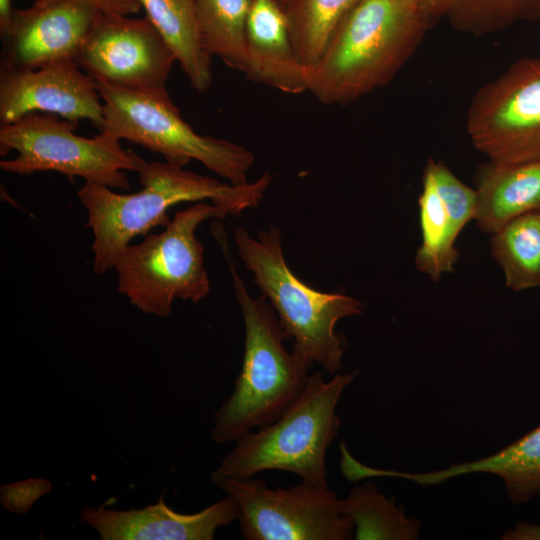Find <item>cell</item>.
Segmentation results:
<instances>
[{"mask_svg": "<svg viewBox=\"0 0 540 540\" xmlns=\"http://www.w3.org/2000/svg\"><path fill=\"white\" fill-rule=\"evenodd\" d=\"M360 0H293L285 9L298 60L307 74L318 63L338 27Z\"/></svg>", "mask_w": 540, "mask_h": 540, "instance_id": "24", "label": "cell"}, {"mask_svg": "<svg viewBox=\"0 0 540 540\" xmlns=\"http://www.w3.org/2000/svg\"><path fill=\"white\" fill-rule=\"evenodd\" d=\"M358 371L323 379L311 373L299 398L275 421L240 437L210 475L217 485L228 478H249L259 472L278 470L301 480L328 485L326 455L338 436L336 407Z\"/></svg>", "mask_w": 540, "mask_h": 540, "instance_id": "4", "label": "cell"}, {"mask_svg": "<svg viewBox=\"0 0 540 540\" xmlns=\"http://www.w3.org/2000/svg\"><path fill=\"white\" fill-rule=\"evenodd\" d=\"M12 0H0V32H3L13 13Z\"/></svg>", "mask_w": 540, "mask_h": 540, "instance_id": "28", "label": "cell"}, {"mask_svg": "<svg viewBox=\"0 0 540 540\" xmlns=\"http://www.w3.org/2000/svg\"><path fill=\"white\" fill-rule=\"evenodd\" d=\"M217 486L238 505L240 533L246 540H348L354 524L343 499L328 485L303 481L270 488L263 479L228 478Z\"/></svg>", "mask_w": 540, "mask_h": 540, "instance_id": "9", "label": "cell"}, {"mask_svg": "<svg viewBox=\"0 0 540 540\" xmlns=\"http://www.w3.org/2000/svg\"><path fill=\"white\" fill-rule=\"evenodd\" d=\"M491 255L514 291L540 287V212L520 215L492 234Z\"/></svg>", "mask_w": 540, "mask_h": 540, "instance_id": "21", "label": "cell"}, {"mask_svg": "<svg viewBox=\"0 0 540 540\" xmlns=\"http://www.w3.org/2000/svg\"><path fill=\"white\" fill-rule=\"evenodd\" d=\"M476 192L444 164L429 158L422 175L418 198L422 243L415 265L431 280L454 270L459 251L456 240L463 228L475 219Z\"/></svg>", "mask_w": 540, "mask_h": 540, "instance_id": "14", "label": "cell"}, {"mask_svg": "<svg viewBox=\"0 0 540 540\" xmlns=\"http://www.w3.org/2000/svg\"><path fill=\"white\" fill-rule=\"evenodd\" d=\"M96 82L73 59L36 69H0V122L32 112L77 122L87 119L100 130L105 123Z\"/></svg>", "mask_w": 540, "mask_h": 540, "instance_id": "12", "label": "cell"}, {"mask_svg": "<svg viewBox=\"0 0 540 540\" xmlns=\"http://www.w3.org/2000/svg\"><path fill=\"white\" fill-rule=\"evenodd\" d=\"M212 231L226 258L244 322V353L232 394L213 415L215 443L236 442L279 418L302 394L314 364L288 351L279 319L264 295L254 298L238 275L220 223Z\"/></svg>", "mask_w": 540, "mask_h": 540, "instance_id": "3", "label": "cell"}, {"mask_svg": "<svg viewBox=\"0 0 540 540\" xmlns=\"http://www.w3.org/2000/svg\"><path fill=\"white\" fill-rule=\"evenodd\" d=\"M96 87L104 109L101 130L156 152L167 163L184 167L196 160L233 185L249 183L254 154L237 143L198 134L182 119L170 97L102 83Z\"/></svg>", "mask_w": 540, "mask_h": 540, "instance_id": "8", "label": "cell"}, {"mask_svg": "<svg viewBox=\"0 0 540 540\" xmlns=\"http://www.w3.org/2000/svg\"><path fill=\"white\" fill-rule=\"evenodd\" d=\"M343 508L354 524V539H418L422 522L408 517L403 506L386 497L372 482L351 489L343 499Z\"/></svg>", "mask_w": 540, "mask_h": 540, "instance_id": "22", "label": "cell"}, {"mask_svg": "<svg viewBox=\"0 0 540 540\" xmlns=\"http://www.w3.org/2000/svg\"><path fill=\"white\" fill-rule=\"evenodd\" d=\"M234 242L255 284L273 307L292 350L330 374L342 367L345 337L336 331L343 318L362 313L363 304L352 296L320 292L300 280L284 258L281 234L271 225L252 238L239 226Z\"/></svg>", "mask_w": 540, "mask_h": 540, "instance_id": "5", "label": "cell"}, {"mask_svg": "<svg viewBox=\"0 0 540 540\" xmlns=\"http://www.w3.org/2000/svg\"><path fill=\"white\" fill-rule=\"evenodd\" d=\"M431 27L422 0H360L309 71L308 91L346 105L386 86Z\"/></svg>", "mask_w": 540, "mask_h": 540, "instance_id": "2", "label": "cell"}, {"mask_svg": "<svg viewBox=\"0 0 540 540\" xmlns=\"http://www.w3.org/2000/svg\"><path fill=\"white\" fill-rule=\"evenodd\" d=\"M137 173L142 189L132 194H120L95 182H85L77 191L88 214L86 226L94 237L91 249L96 274L112 270L135 237L167 225L171 207L209 199L228 215L240 216L259 205L272 180L266 172L255 182L233 185L166 161H145Z\"/></svg>", "mask_w": 540, "mask_h": 540, "instance_id": "1", "label": "cell"}, {"mask_svg": "<svg viewBox=\"0 0 540 540\" xmlns=\"http://www.w3.org/2000/svg\"><path fill=\"white\" fill-rule=\"evenodd\" d=\"M244 74L287 94L308 91V74L293 48L288 18L276 0H253L247 20Z\"/></svg>", "mask_w": 540, "mask_h": 540, "instance_id": "16", "label": "cell"}, {"mask_svg": "<svg viewBox=\"0 0 540 540\" xmlns=\"http://www.w3.org/2000/svg\"><path fill=\"white\" fill-rule=\"evenodd\" d=\"M238 519V505L229 495L196 513L171 509L163 495L141 509L84 507L80 521L102 540H212L216 531Z\"/></svg>", "mask_w": 540, "mask_h": 540, "instance_id": "15", "label": "cell"}, {"mask_svg": "<svg viewBox=\"0 0 540 540\" xmlns=\"http://www.w3.org/2000/svg\"><path fill=\"white\" fill-rule=\"evenodd\" d=\"M489 473L503 480L509 498L523 504L540 496V424L492 455L432 472L382 469L383 477L413 481L422 486L440 484L454 477Z\"/></svg>", "mask_w": 540, "mask_h": 540, "instance_id": "18", "label": "cell"}, {"mask_svg": "<svg viewBox=\"0 0 540 540\" xmlns=\"http://www.w3.org/2000/svg\"><path fill=\"white\" fill-rule=\"evenodd\" d=\"M64 0H36L33 5L44 6ZM93 7L105 15H125L138 13L142 6L138 0H73Z\"/></svg>", "mask_w": 540, "mask_h": 540, "instance_id": "26", "label": "cell"}, {"mask_svg": "<svg viewBox=\"0 0 540 540\" xmlns=\"http://www.w3.org/2000/svg\"><path fill=\"white\" fill-rule=\"evenodd\" d=\"M253 0H194L202 45L210 56L245 72L247 20Z\"/></svg>", "mask_w": 540, "mask_h": 540, "instance_id": "23", "label": "cell"}, {"mask_svg": "<svg viewBox=\"0 0 540 540\" xmlns=\"http://www.w3.org/2000/svg\"><path fill=\"white\" fill-rule=\"evenodd\" d=\"M477 227L493 234L512 219L540 212V160L491 161L474 176Z\"/></svg>", "mask_w": 540, "mask_h": 540, "instance_id": "17", "label": "cell"}, {"mask_svg": "<svg viewBox=\"0 0 540 540\" xmlns=\"http://www.w3.org/2000/svg\"><path fill=\"white\" fill-rule=\"evenodd\" d=\"M431 25L446 19L460 32L481 36L540 18V0H422Z\"/></svg>", "mask_w": 540, "mask_h": 540, "instance_id": "20", "label": "cell"}, {"mask_svg": "<svg viewBox=\"0 0 540 540\" xmlns=\"http://www.w3.org/2000/svg\"><path fill=\"white\" fill-rule=\"evenodd\" d=\"M221 207L196 202L179 210L159 233L129 244L114 265L118 291L144 314L167 318L175 299L198 303L210 291L204 247L196 236L208 219H224Z\"/></svg>", "mask_w": 540, "mask_h": 540, "instance_id": "6", "label": "cell"}, {"mask_svg": "<svg viewBox=\"0 0 540 540\" xmlns=\"http://www.w3.org/2000/svg\"><path fill=\"white\" fill-rule=\"evenodd\" d=\"M277 3L285 10L293 0H276Z\"/></svg>", "mask_w": 540, "mask_h": 540, "instance_id": "29", "label": "cell"}, {"mask_svg": "<svg viewBox=\"0 0 540 540\" xmlns=\"http://www.w3.org/2000/svg\"><path fill=\"white\" fill-rule=\"evenodd\" d=\"M176 58L147 17L99 14L75 62L96 83L170 97Z\"/></svg>", "mask_w": 540, "mask_h": 540, "instance_id": "11", "label": "cell"}, {"mask_svg": "<svg viewBox=\"0 0 540 540\" xmlns=\"http://www.w3.org/2000/svg\"><path fill=\"white\" fill-rule=\"evenodd\" d=\"M466 129L491 161L540 160V57L519 59L482 86L469 105Z\"/></svg>", "mask_w": 540, "mask_h": 540, "instance_id": "10", "label": "cell"}, {"mask_svg": "<svg viewBox=\"0 0 540 540\" xmlns=\"http://www.w3.org/2000/svg\"><path fill=\"white\" fill-rule=\"evenodd\" d=\"M99 14L93 7L73 0L14 9L1 32V68L36 69L75 60Z\"/></svg>", "mask_w": 540, "mask_h": 540, "instance_id": "13", "label": "cell"}, {"mask_svg": "<svg viewBox=\"0 0 540 540\" xmlns=\"http://www.w3.org/2000/svg\"><path fill=\"white\" fill-rule=\"evenodd\" d=\"M503 539H540V525L520 522L514 529L507 530Z\"/></svg>", "mask_w": 540, "mask_h": 540, "instance_id": "27", "label": "cell"}, {"mask_svg": "<svg viewBox=\"0 0 540 540\" xmlns=\"http://www.w3.org/2000/svg\"><path fill=\"white\" fill-rule=\"evenodd\" d=\"M198 92L212 81L211 56L202 45L194 0H138Z\"/></svg>", "mask_w": 540, "mask_h": 540, "instance_id": "19", "label": "cell"}, {"mask_svg": "<svg viewBox=\"0 0 540 540\" xmlns=\"http://www.w3.org/2000/svg\"><path fill=\"white\" fill-rule=\"evenodd\" d=\"M52 484L46 479L30 478L1 486L2 505L14 513L25 514L34 503L48 493Z\"/></svg>", "mask_w": 540, "mask_h": 540, "instance_id": "25", "label": "cell"}, {"mask_svg": "<svg viewBox=\"0 0 540 540\" xmlns=\"http://www.w3.org/2000/svg\"><path fill=\"white\" fill-rule=\"evenodd\" d=\"M77 124L50 113L32 112L0 127V154L14 150L13 159L0 161L1 170L26 175L54 171L70 180L130 187L126 171L138 172L145 160L122 148L106 130L92 138L77 135Z\"/></svg>", "mask_w": 540, "mask_h": 540, "instance_id": "7", "label": "cell"}]
</instances>
